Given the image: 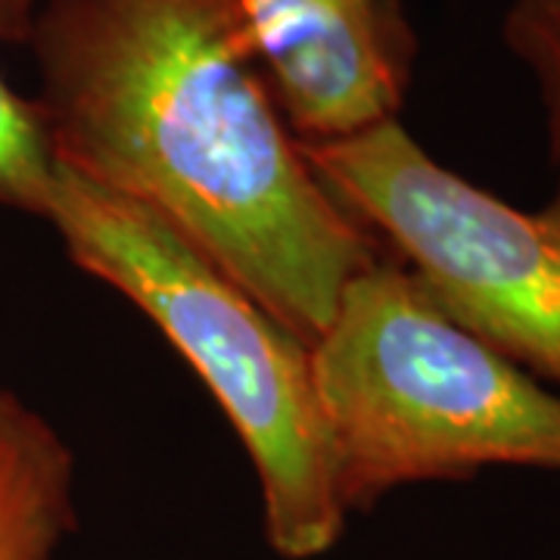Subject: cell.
I'll use <instances>...</instances> for the list:
<instances>
[{"mask_svg": "<svg viewBox=\"0 0 560 560\" xmlns=\"http://www.w3.org/2000/svg\"><path fill=\"white\" fill-rule=\"evenodd\" d=\"M40 219L84 275L119 290L160 327L215 396L253 460L275 555H327L349 511L320 415L312 342L160 215L62 165H54Z\"/></svg>", "mask_w": 560, "mask_h": 560, "instance_id": "cell-2", "label": "cell"}, {"mask_svg": "<svg viewBox=\"0 0 560 560\" xmlns=\"http://www.w3.org/2000/svg\"><path fill=\"white\" fill-rule=\"evenodd\" d=\"M501 38L536 81L551 153H560V0H511Z\"/></svg>", "mask_w": 560, "mask_h": 560, "instance_id": "cell-8", "label": "cell"}, {"mask_svg": "<svg viewBox=\"0 0 560 560\" xmlns=\"http://www.w3.org/2000/svg\"><path fill=\"white\" fill-rule=\"evenodd\" d=\"M315 386L346 511L489 467L560 470V396L448 318L401 261L346 283Z\"/></svg>", "mask_w": 560, "mask_h": 560, "instance_id": "cell-3", "label": "cell"}, {"mask_svg": "<svg viewBox=\"0 0 560 560\" xmlns=\"http://www.w3.org/2000/svg\"><path fill=\"white\" fill-rule=\"evenodd\" d=\"M246 50L300 140L399 119L418 38L401 0H228Z\"/></svg>", "mask_w": 560, "mask_h": 560, "instance_id": "cell-5", "label": "cell"}, {"mask_svg": "<svg viewBox=\"0 0 560 560\" xmlns=\"http://www.w3.org/2000/svg\"><path fill=\"white\" fill-rule=\"evenodd\" d=\"M75 529L72 448L50 420L0 386V560H57Z\"/></svg>", "mask_w": 560, "mask_h": 560, "instance_id": "cell-6", "label": "cell"}, {"mask_svg": "<svg viewBox=\"0 0 560 560\" xmlns=\"http://www.w3.org/2000/svg\"><path fill=\"white\" fill-rule=\"evenodd\" d=\"M28 50L54 165L160 215L305 342L386 256L312 172L228 0H44Z\"/></svg>", "mask_w": 560, "mask_h": 560, "instance_id": "cell-1", "label": "cell"}, {"mask_svg": "<svg viewBox=\"0 0 560 560\" xmlns=\"http://www.w3.org/2000/svg\"><path fill=\"white\" fill-rule=\"evenodd\" d=\"M312 172L440 308L560 396V153L526 212L436 162L399 119L302 140Z\"/></svg>", "mask_w": 560, "mask_h": 560, "instance_id": "cell-4", "label": "cell"}, {"mask_svg": "<svg viewBox=\"0 0 560 560\" xmlns=\"http://www.w3.org/2000/svg\"><path fill=\"white\" fill-rule=\"evenodd\" d=\"M44 0H0V50L28 47ZM54 180V156L38 106L10 88L0 69V206L44 215Z\"/></svg>", "mask_w": 560, "mask_h": 560, "instance_id": "cell-7", "label": "cell"}]
</instances>
